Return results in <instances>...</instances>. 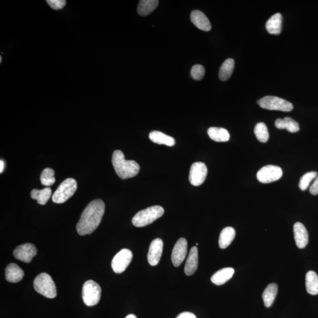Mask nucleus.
<instances>
[{
  "label": "nucleus",
  "instance_id": "nucleus-1",
  "mask_svg": "<svg viewBox=\"0 0 318 318\" xmlns=\"http://www.w3.org/2000/svg\"><path fill=\"white\" fill-rule=\"evenodd\" d=\"M105 211V204L101 199L91 201L81 215L76 229L81 236L90 235L101 223Z\"/></svg>",
  "mask_w": 318,
  "mask_h": 318
},
{
  "label": "nucleus",
  "instance_id": "nucleus-2",
  "mask_svg": "<svg viewBox=\"0 0 318 318\" xmlns=\"http://www.w3.org/2000/svg\"><path fill=\"white\" fill-rule=\"evenodd\" d=\"M112 162L116 173L122 179L132 178L139 172V164L135 160H126L121 150H115L113 153Z\"/></svg>",
  "mask_w": 318,
  "mask_h": 318
},
{
  "label": "nucleus",
  "instance_id": "nucleus-3",
  "mask_svg": "<svg viewBox=\"0 0 318 318\" xmlns=\"http://www.w3.org/2000/svg\"><path fill=\"white\" fill-rule=\"evenodd\" d=\"M165 210L160 206H153L138 212L132 219V224L136 227H146L161 218Z\"/></svg>",
  "mask_w": 318,
  "mask_h": 318
},
{
  "label": "nucleus",
  "instance_id": "nucleus-4",
  "mask_svg": "<svg viewBox=\"0 0 318 318\" xmlns=\"http://www.w3.org/2000/svg\"><path fill=\"white\" fill-rule=\"evenodd\" d=\"M34 288L36 291L48 298L53 299L57 296L55 283L46 273H42L34 280Z\"/></svg>",
  "mask_w": 318,
  "mask_h": 318
},
{
  "label": "nucleus",
  "instance_id": "nucleus-5",
  "mask_svg": "<svg viewBox=\"0 0 318 318\" xmlns=\"http://www.w3.org/2000/svg\"><path fill=\"white\" fill-rule=\"evenodd\" d=\"M77 183L73 178L64 180L53 194L52 200L56 203H63L73 195L77 190Z\"/></svg>",
  "mask_w": 318,
  "mask_h": 318
},
{
  "label": "nucleus",
  "instance_id": "nucleus-6",
  "mask_svg": "<svg viewBox=\"0 0 318 318\" xmlns=\"http://www.w3.org/2000/svg\"><path fill=\"white\" fill-rule=\"evenodd\" d=\"M101 289L94 280H89L84 283L82 289V298L85 305L93 306L100 301Z\"/></svg>",
  "mask_w": 318,
  "mask_h": 318
},
{
  "label": "nucleus",
  "instance_id": "nucleus-7",
  "mask_svg": "<svg viewBox=\"0 0 318 318\" xmlns=\"http://www.w3.org/2000/svg\"><path fill=\"white\" fill-rule=\"evenodd\" d=\"M258 104L262 109L269 111H277L289 112L293 109L291 102L282 98L276 96L263 97L258 101Z\"/></svg>",
  "mask_w": 318,
  "mask_h": 318
},
{
  "label": "nucleus",
  "instance_id": "nucleus-8",
  "mask_svg": "<svg viewBox=\"0 0 318 318\" xmlns=\"http://www.w3.org/2000/svg\"><path fill=\"white\" fill-rule=\"evenodd\" d=\"M283 175L281 168L278 166L267 165L262 167L257 173V179L262 183H269L279 180Z\"/></svg>",
  "mask_w": 318,
  "mask_h": 318
},
{
  "label": "nucleus",
  "instance_id": "nucleus-9",
  "mask_svg": "<svg viewBox=\"0 0 318 318\" xmlns=\"http://www.w3.org/2000/svg\"><path fill=\"white\" fill-rule=\"evenodd\" d=\"M133 259V253L128 249H123L112 260V268L116 273L126 271Z\"/></svg>",
  "mask_w": 318,
  "mask_h": 318
},
{
  "label": "nucleus",
  "instance_id": "nucleus-10",
  "mask_svg": "<svg viewBox=\"0 0 318 318\" xmlns=\"http://www.w3.org/2000/svg\"><path fill=\"white\" fill-rule=\"evenodd\" d=\"M207 174V166L204 163H194L190 169L189 179L190 183L194 186L201 185L206 180Z\"/></svg>",
  "mask_w": 318,
  "mask_h": 318
},
{
  "label": "nucleus",
  "instance_id": "nucleus-11",
  "mask_svg": "<svg viewBox=\"0 0 318 318\" xmlns=\"http://www.w3.org/2000/svg\"><path fill=\"white\" fill-rule=\"evenodd\" d=\"M36 255L37 249L32 244L20 245L13 252L15 258L27 263L31 262Z\"/></svg>",
  "mask_w": 318,
  "mask_h": 318
},
{
  "label": "nucleus",
  "instance_id": "nucleus-12",
  "mask_svg": "<svg viewBox=\"0 0 318 318\" xmlns=\"http://www.w3.org/2000/svg\"><path fill=\"white\" fill-rule=\"evenodd\" d=\"M187 252V242L185 238H180L174 245L172 254V262L175 267H178L184 259Z\"/></svg>",
  "mask_w": 318,
  "mask_h": 318
},
{
  "label": "nucleus",
  "instance_id": "nucleus-13",
  "mask_svg": "<svg viewBox=\"0 0 318 318\" xmlns=\"http://www.w3.org/2000/svg\"><path fill=\"white\" fill-rule=\"evenodd\" d=\"M163 250V242L162 239H154L150 244L148 254V260L150 265L156 266L158 264L162 257Z\"/></svg>",
  "mask_w": 318,
  "mask_h": 318
},
{
  "label": "nucleus",
  "instance_id": "nucleus-14",
  "mask_svg": "<svg viewBox=\"0 0 318 318\" xmlns=\"http://www.w3.org/2000/svg\"><path fill=\"white\" fill-rule=\"evenodd\" d=\"M293 234L297 248H305L308 244L309 235L305 226L300 222H296L293 226Z\"/></svg>",
  "mask_w": 318,
  "mask_h": 318
},
{
  "label": "nucleus",
  "instance_id": "nucleus-15",
  "mask_svg": "<svg viewBox=\"0 0 318 318\" xmlns=\"http://www.w3.org/2000/svg\"><path fill=\"white\" fill-rule=\"evenodd\" d=\"M190 20L197 28L204 32H209L211 29L209 20L203 12L199 10H193L191 12Z\"/></svg>",
  "mask_w": 318,
  "mask_h": 318
},
{
  "label": "nucleus",
  "instance_id": "nucleus-16",
  "mask_svg": "<svg viewBox=\"0 0 318 318\" xmlns=\"http://www.w3.org/2000/svg\"><path fill=\"white\" fill-rule=\"evenodd\" d=\"M198 267V251L196 246L191 248L188 255L185 266H184V273L187 276L194 274Z\"/></svg>",
  "mask_w": 318,
  "mask_h": 318
},
{
  "label": "nucleus",
  "instance_id": "nucleus-17",
  "mask_svg": "<svg viewBox=\"0 0 318 318\" xmlns=\"http://www.w3.org/2000/svg\"><path fill=\"white\" fill-rule=\"evenodd\" d=\"M235 270L232 268H225L215 272L211 277V281L214 284L220 286L225 284L234 275Z\"/></svg>",
  "mask_w": 318,
  "mask_h": 318
},
{
  "label": "nucleus",
  "instance_id": "nucleus-18",
  "mask_svg": "<svg viewBox=\"0 0 318 318\" xmlns=\"http://www.w3.org/2000/svg\"><path fill=\"white\" fill-rule=\"evenodd\" d=\"M25 273L16 263H10L6 269V279L8 282L17 283L23 278Z\"/></svg>",
  "mask_w": 318,
  "mask_h": 318
},
{
  "label": "nucleus",
  "instance_id": "nucleus-19",
  "mask_svg": "<svg viewBox=\"0 0 318 318\" xmlns=\"http://www.w3.org/2000/svg\"><path fill=\"white\" fill-rule=\"evenodd\" d=\"M282 16L276 13L270 18L266 24V29L269 33L278 35L282 31Z\"/></svg>",
  "mask_w": 318,
  "mask_h": 318
},
{
  "label": "nucleus",
  "instance_id": "nucleus-20",
  "mask_svg": "<svg viewBox=\"0 0 318 318\" xmlns=\"http://www.w3.org/2000/svg\"><path fill=\"white\" fill-rule=\"evenodd\" d=\"M149 137L150 140L156 144L165 145L170 147L175 145V140L172 137L161 132L152 131L150 133Z\"/></svg>",
  "mask_w": 318,
  "mask_h": 318
},
{
  "label": "nucleus",
  "instance_id": "nucleus-21",
  "mask_svg": "<svg viewBox=\"0 0 318 318\" xmlns=\"http://www.w3.org/2000/svg\"><path fill=\"white\" fill-rule=\"evenodd\" d=\"M275 125L276 128L281 130L286 129L290 133H296L299 131V123L291 118L278 119L275 121Z\"/></svg>",
  "mask_w": 318,
  "mask_h": 318
},
{
  "label": "nucleus",
  "instance_id": "nucleus-22",
  "mask_svg": "<svg viewBox=\"0 0 318 318\" xmlns=\"http://www.w3.org/2000/svg\"><path fill=\"white\" fill-rule=\"evenodd\" d=\"M207 134L211 140L217 142H226L230 139L229 132L222 128H210L207 130Z\"/></svg>",
  "mask_w": 318,
  "mask_h": 318
},
{
  "label": "nucleus",
  "instance_id": "nucleus-23",
  "mask_svg": "<svg viewBox=\"0 0 318 318\" xmlns=\"http://www.w3.org/2000/svg\"><path fill=\"white\" fill-rule=\"evenodd\" d=\"M236 232L232 227H227L222 231L219 239V245L221 249H226L231 244L235 238Z\"/></svg>",
  "mask_w": 318,
  "mask_h": 318
},
{
  "label": "nucleus",
  "instance_id": "nucleus-24",
  "mask_svg": "<svg viewBox=\"0 0 318 318\" xmlns=\"http://www.w3.org/2000/svg\"><path fill=\"white\" fill-rule=\"evenodd\" d=\"M278 286L276 283H271L266 287L262 294V298L266 307H271L274 302L277 293H278Z\"/></svg>",
  "mask_w": 318,
  "mask_h": 318
},
{
  "label": "nucleus",
  "instance_id": "nucleus-25",
  "mask_svg": "<svg viewBox=\"0 0 318 318\" xmlns=\"http://www.w3.org/2000/svg\"><path fill=\"white\" fill-rule=\"evenodd\" d=\"M157 0H141L138 7V13L140 16H146L151 14L159 5Z\"/></svg>",
  "mask_w": 318,
  "mask_h": 318
},
{
  "label": "nucleus",
  "instance_id": "nucleus-26",
  "mask_svg": "<svg viewBox=\"0 0 318 318\" xmlns=\"http://www.w3.org/2000/svg\"><path fill=\"white\" fill-rule=\"evenodd\" d=\"M305 285L307 292L310 295L318 294V276L316 272H307L305 277Z\"/></svg>",
  "mask_w": 318,
  "mask_h": 318
},
{
  "label": "nucleus",
  "instance_id": "nucleus-27",
  "mask_svg": "<svg viewBox=\"0 0 318 318\" xmlns=\"http://www.w3.org/2000/svg\"><path fill=\"white\" fill-rule=\"evenodd\" d=\"M51 192L52 191L49 187L42 190L33 189L31 191V197L33 199L36 200L39 204L45 205L50 199Z\"/></svg>",
  "mask_w": 318,
  "mask_h": 318
},
{
  "label": "nucleus",
  "instance_id": "nucleus-28",
  "mask_svg": "<svg viewBox=\"0 0 318 318\" xmlns=\"http://www.w3.org/2000/svg\"><path fill=\"white\" fill-rule=\"evenodd\" d=\"M235 61L232 59L226 60L222 64L220 72H219V77L222 81H227L232 76L234 70Z\"/></svg>",
  "mask_w": 318,
  "mask_h": 318
},
{
  "label": "nucleus",
  "instance_id": "nucleus-29",
  "mask_svg": "<svg viewBox=\"0 0 318 318\" xmlns=\"http://www.w3.org/2000/svg\"><path fill=\"white\" fill-rule=\"evenodd\" d=\"M254 133L258 141L262 143L268 142L269 135L267 126L264 123H259L255 126Z\"/></svg>",
  "mask_w": 318,
  "mask_h": 318
},
{
  "label": "nucleus",
  "instance_id": "nucleus-30",
  "mask_svg": "<svg viewBox=\"0 0 318 318\" xmlns=\"http://www.w3.org/2000/svg\"><path fill=\"white\" fill-rule=\"evenodd\" d=\"M54 171L51 168H46L43 170L41 174V182L44 186H50L55 183L56 179L54 177Z\"/></svg>",
  "mask_w": 318,
  "mask_h": 318
},
{
  "label": "nucleus",
  "instance_id": "nucleus-31",
  "mask_svg": "<svg viewBox=\"0 0 318 318\" xmlns=\"http://www.w3.org/2000/svg\"><path fill=\"white\" fill-rule=\"evenodd\" d=\"M316 177L317 172H309L304 174L300 179L299 183L300 189L302 191L306 190L309 186L311 182Z\"/></svg>",
  "mask_w": 318,
  "mask_h": 318
},
{
  "label": "nucleus",
  "instance_id": "nucleus-32",
  "mask_svg": "<svg viewBox=\"0 0 318 318\" xmlns=\"http://www.w3.org/2000/svg\"><path fill=\"white\" fill-rule=\"evenodd\" d=\"M205 69L203 66L200 64L194 65L191 69V76L195 80L203 79L204 76Z\"/></svg>",
  "mask_w": 318,
  "mask_h": 318
},
{
  "label": "nucleus",
  "instance_id": "nucleus-33",
  "mask_svg": "<svg viewBox=\"0 0 318 318\" xmlns=\"http://www.w3.org/2000/svg\"><path fill=\"white\" fill-rule=\"evenodd\" d=\"M47 3L51 9L55 10L62 9L66 5L65 0H47Z\"/></svg>",
  "mask_w": 318,
  "mask_h": 318
},
{
  "label": "nucleus",
  "instance_id": "nucleus-34",
  "mask_svg": "<svg viewBox=\"0 0 318 318\" xmlns=\"http://www.w3.org/2000/svg\"><path fill=\"white\" fill-rule=\"evenodd\" d=\"M309 192L312 195H317L318 194V176L316 177L312 185L310 186Z\"/></svg>",
  "mask_w": 318,
  "mask_h": 318
},
{
  "label": "nucleus",
  "instance_id": "nucleus-35",
  "mask_svg": "<svg viewBox=\"0 0 318 318\" xmlns=\"http://www.w3.org/2000/svg\"><path fill=\"white\" fill-rule=\"evenodd\" d=\"M176 318H197L194 314L190 312H184L180 313Z\"/></svg>",
  "mask_w": 318,
  "mask_h": 318
},
{
  "label": "nucleus",
  "instance_id": "nucleus-36",
  "mask_svg": "<svg viewBox=\"0 0 318 318\" xmlns=\"http://www.w3.org/2000/svg\"><path fill=\"white\" fill-rule=\"evenodd\" d=\"M5 169V162L3 160H0V173H2Z\"/></svg>",
  "mask_w": 318,
  "mask_h": 318
},
{
  "label": "nucleus",
  "instance_id": "nucleus-37",
  "mask_svg": "<svg viewBox=\"0 0 318 318\" xmlns=\"http://www.w3.org/2000/svg\"><path fill=\"white\" fill-rule=\"evenodd\" d=\"M125 318H138V317H137L135 315V314H128V315L126 316Z\"/></svg>",
  "mask_w": 318,
  "mask_h": 318
},
{
  "label": "nucleus",
  "instance_id": "nucleus-38",
  "mask_svg": "<svg viewBox=\"0 0 318 318\" xmlns=\"http://www.w3.org/2000/svg\"><path fill=\"white\" fill-rule=\"evenodd\" d=\"M2 56H0V63H2Z\"/></svg>",
  "mask_w": 318,
  "mask_h": 318
}]
</instances>
